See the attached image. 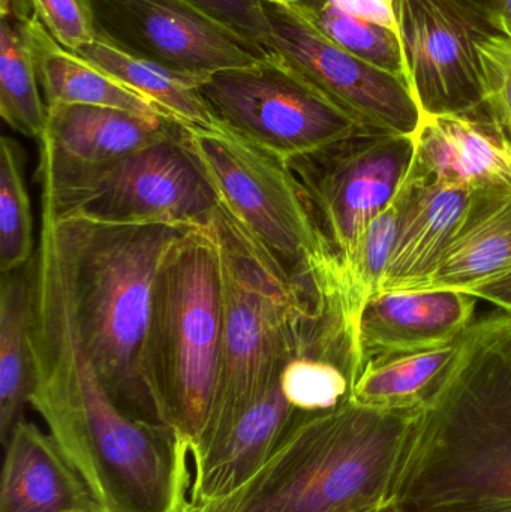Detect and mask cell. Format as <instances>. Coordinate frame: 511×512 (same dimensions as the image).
<instances>
[{
	"label": "cell",
	"mask_w": 511,
	"mask_h": 512,
	"mask_svg": "<svg viewBox=\"0 0 511 512\" xmlns=\"http://www.w3.org/2000/svg\"><path fill=\"white\" fill-rule=\"evenodd\" d=\"M479 194L482 192L405 180L399 192L398 234L380 292L428 289Z\"/></svg>",
	"instance_id": "2e32d148"
},
{
	"label": "cell",
	"mask_w": 511,
	"mask_h": 512,
	"mask_svg": "<svg viewBox=\"0 0 511 512\" xmlns=\"http://www.w3.org/2000/svg\"><path fill=\"white\" fill-rule=\"evenodd\" d=\"M401 200L392 204L372 221L360 240L359 248L341 274V294L348 318L359 330L360 313L369 298L378 294L398 234Z\"/></svg>",
	"instance_id": "4316f807"
},
{
	"label": "cell",
	"mask_w": 511,
	"mask_h": 512,
	"mask_svg": "<svg viewBox=\"0 0 511 512\" xmlns=\"http://www.w3.org/2000/svg\"><path fill=\"white\" fill-rule=\"evenodd\" d=\"M449 2L461 8L462 11L473 15V17L491 24L492 0H449Z\"/></svg>",
	"instance_id": "d590c367"
},
{
	"label": "cell",
	"mask_w": 511,
	"mask_h": 512,
	"mask_svg": "<svg viewBox=\"0 0 511 512\" xmlns=\"http://www.w3.org/2000/svg\"><path fill=\"white\" fill-rule=\"evenodd\" d=\"M35 385L30 348L29 265L0 279V442L6 444Z\"/></svg>",
	"instance_id": "603a6c76"
},
{
	"label": "cell",
	"mask_w": 511,
	"mask_h": 512,
	"mask_svg": "<svg viewBox=\"0 0 511 512\" xmlns=\"http://www.w3.org/2000/svg\"><path fill=\"white\" fill-rule=\"evenodd\" d=\"M0 116L24 137L41 140L47 104L39 86L29 24L2 18L0 23Z\"/></svg>",
	"instance_id": "cb8c5ba5"
},
{
	"label": "cell",
	"mask_w": 511,
	"mask_h": 512,
	"mask_svg": "<svg viewBox=\"0 0 511 512\" xmlns=\"http://www.w3.org/2000/svg\"><path fill=\"white\" fill-rule=\"evenodd\" d=\"M30 348L41 415L104 512H185L188 451L173 429L123 411L84 346L65 264L30 277Z\"/></svg>",
	"instance_id": "6da1fadb"
},
{
	"label": "cell",
	"mask_w": 511,
	"mask_h": 512,
	"mask_svg": "<svg viewBox=\"0 0 511 512\" xmlns=\"http://www.w3.org/2000/svg\"><path fill=\"white\" fill-rule=\"evenodd\" d=\"M405 180L511 197V141L488 113L423 116Z\"/></svg>",
	"instance_id": "5bb4252c"
},
{
	"label": "cell",
	"mask_w": 511,
	"mask_h": 512,
	"mask_svg": "<svg viewBox=\"0 0 511 512\" xmlns=\"http://www.w3.org/2000/svg\"><path fill=\"white\" fill-rule=\"evenodd\" d=\"M330 2L354 17L381 24L399 33L393 0H330Z\"/></svg>",
	"instance_id": "4dcf8cb0"
},
{
	"label": "cell",
	"mask_w": 511,
	"mask_h": 512,
	"mask_svg": "<svg viewBox=\"0 0 511 512\" xmlns=\"http://www.w3.org/2000/svg\"><path fill=\"white\" fill-rule=\"evenodd\" d=\"M209 228L221 264L222 358L212 420L191 457L221 441L291 358L320 342L339 297L291 276L227 210Z\"/></svg>",
	"instance_id": "3957f363"
},
{
	"label": "cell",
	"mask_w": 511,
	"mask_h": 512,
	"mask_svg": "<svg viewBox=\"0 0 511 512\" xmlns=\"http://www.w3.org/2000/svg\"><path fill=\"white\" fill-rule=\"evenodd\" d=\"M267 51L278 54L303 80L366 131L414 137L422 111L410 84L381 71L327 38L300 5L264 0Z\"/></svg>",
	"instance_id": "8fae6325"
},
{
	"label": "cell",
	"mask_w": 511,
	"mask_h": 512,
	"mask_svg": "<svg viewBox=\"0 0 511 512\" xmlns=\"http://www.w3.org/2000/svg\"><path fill=\"white\" fill-rule=\"evenodd\" d=\"M222 23L267 50L269 20L264 0H192Z\"/></svg>",
	"instance_id": "f546056e"
},
{
	"label": "cell",
	"mask_w": 511,
	"mask_h": 512,
	"mask_svg": "<svg viewBox=\"0 0 511 512\" xmlns=\"http://www.w3.org/2000/svg\"><path fill=\"white\" fill-rule=\"evenodd\" d=\"M75 54L149 99L168 119L191 128H221L201 96L200 81L125 53L101 38L78 48Z\"/></svg>",
	"instance_id": "7402d4cb"
},
{
	"label": "cell",
	"mask_w": 511,
	"mask_h": 512,
	"mask_svg": "<svg viewBox=\"0 0 511 512\" xmlns=\"http://www.w3.org/2000/svg\"><path fill=\"white\" fill-rule=\"evenodd\" d=\"M0 14L20 23H29L35 15L30 0H0Z\"/></svg>",
	"instance_id": "e575fe53"
},
{
	"label": "cell",
	"mask_w": 511,
	"mask_h": 512,
	"mask_svg": "<svg viewBox=\"0 0 511 512\" xmlns=\"http://www.w3.org/2000/svg\"><path fill=\"white\" fill-rule=\"evenodd\" d=\"M485 107L511 141V41L489 33L477 42Z\"/></svg>",
	"instance_id": "83f0119b"
},
{
	"label": "cell",
	"mask_w": 511,
	"mask_h": 512,
	"mask_svg": "<svg viewBox=\"0 0 511 512\" xmlns=\"http://www.w3.org/2000/svg\"><path fill=\"white\" fill-rule=\"evenodd\" d=\"M396 512H511V501L482 499V501L447 502V504L404 507L396 505Z\"/></svg>",
	"instance_id": "1f68e13d"
},
{
	"label": "cell",
	"mask_w": 511,
	"mask_h": 512,
	"mask_svg": "<svg viewBox=\"0 0 511 512\" xmlns=\"http://www.w3.org/2000/svg\"><path fill=\"white\" fill-rule=\"evenodd\" d=\"M511 501V315L465 334L458 366L423 417L413 471L396 505Z\"/></svg>",
	"instance_id": "5b68a950"
},
{
	"label": "cell",
	"mask_w": 511,
	"mask_h": 512,
	"mask_svg": "<svg viewBox=\"0 0 511 512\" xmlns=\"http://www.w3.org/2000/svg\"><path fill=\"white\" fill-rule=\"evenodd\" d=\"M491 24L511 41V0H492Z\"/></svg>",
	"instance_id": "836d02e7"
},
{
	"label": "cell",
	"mask_w": 511,
	"mask_h": 512,
	"mask_svg": "<svg viewBox=\"0 0 511 512\" xmlns=\"http://www.w3.org/2000/svg\"><path fill=\"white\" fill-rule=\"evenodd\" d=\"M464 340L465 336L438 348L371 358L363 366L350 399L377 411H428L458 366Z\"/></svg>",
	"instance_id": "d6986e66"
},
{
	"label": "cell",
	"mask_w": 511,
	"mask_h": 512,
	"mask_svg": "<svg viewBox=\"0 0 511 512\" xmlns=\"http://www.w3.org/2000/svg\"><path fill=\"white\" fill-rule=\"evenodd\" d=\"M89 5L98 38L197 81L252 65L269 53L192 0H89Z\"/></svg>",
	"instance_id": "7c38bea8"
},
{
	"label": "cell",
	"mask_w": 511,
	"mask_h": 512,
	"mask_svg": "<svg viewBox=\"0 0 511 512\" xmlns=\"http://www.w3.org/2000/svg\"><path fill=\"white\" fill-rule=\"evenodd\" d=\"M221 264L206 227L186 231L156 274L146 378L165 426L192 456L212 420L222 358Z\"/></svg>",
	"instance_id": "8992f818"
},
{
	"label": "cell",
	"mask_w": 511,
	"mask_h": 512,
	"mask_svg": "<svg viewBox=\"0 0 511 512\" xmlns=\"http://www.w3.org/2000/svg\"><path fill=\"white\" fill-rule=\"evenodd\" d=\"M458 289L381 291L360 313L357 342L366 361L396 352L423 351L461 339L476 322V301Z\"/></svg>",
	"instance_id": "9a60e30c"
},
{
	"label": "cell",
	"mask_w": 511,
	"mask_h": 512,
	"mask_svg": "<svg viewBox=\"0 0 511 512\" xmlns=\"http://www.w3.org/2000/svg\"><path fill=\"white\" fill-rule=\"evenodd\" d=\"M414 158V137L359 131L287 162L339 283L363 234L401 192Z\"/></svg>",
	"instance_id": "9c48e42d"
},
{
	"label": "cell",
	"mask_w": 511,
	"mask_h": 512,
	"mask_svg": "<svg viewBox=\"0 0 511 512\" xmlns=\"http://www.w3.org/2000/svg\"><path fill=\"white\" fill-rule=\"evenodd\" d=\"M272 3H278V5H300V3L305 2V0H269Z\"/></svg>",
	"instance_id": "74e56055"
},
{
	"label": "cell",
	"mask_w": 511,
	"mask_h": 512,
	"mask_svg": "<svg viewBox=\"0 0 511 512\" xmlns=\"http://www.w3.org/2000/svg\"><path fill=\"white\" fill-rule=\"evenodd\" d=\"M177 126L164 116L93 105H54L47 107L39 150L72 164H102L164 140Z\"/></svg>",
	"instance_id": "ac0fdd59"
},
{
	"label": "cell",
	"mask_w": 511,
	"mask_h": 512,
	"mask_svg": "<svg viewBox=\"0 0 511 512\" xmlns=\"http://www.w3.org/2000/svg\"><path fill=\"white\" fill-rule=\"evenodd\" d=\"M300 6L312 23L339 47L381 71L408 81L404 48L396 30L354 17L330 0H306Z\"/></svg>",
	"instance_id": "484cf974"
},
{
	"label": "cell",
	"mask_w": 511,
	"mask_h": 512,
	"mask_svg": "<svg viewBox=\"0 0 511 512\" xmlns=\"http://www.w3.org/2000/svg\"><path fill=\"white\" fill-rule=\"evenodd\" d=\"M26 156L11 137L0 140V271L23 270L35 256Z\"/></svg>",
	"instance_id": "d4e9b609"
},
{
	"label": "cell",
	"mask_w": 511,
	"mask_h": 512,
	"mask_svg": "<svg viewBox=\"0 0 511 512\" xmlns=\"http://www.w3.org/2000/svg\"><path fill=\"white\" fill-rule=\"evenodd\" d=\"M423 417L347 400L309 418L242 487L185 512H342L396 504L419 454Z\"/></svg>",
	"instance_id": "7a4b0ae2"
},
{
	"label": "cell",
	"mask_w": 511,
	"mask_h": 512,
	"mask_svg": "<svg viewBox=\"0 0 511 512\" xmlns=\"http://www.w3.org/2000/svg\"><path fill=\"white\" fill-rule=\"evenodd\" d=\"M342 512H396L395 502H377V504L362 505Z\"/></svg>",
	"instance_id": "8d00e7d4"
},
{
	"label": "cell",
	"mask_w": 511,
	"mask_h": 512,
	"mask_svg": "<svg viewBox=\"0 0 511 512\" xmlns=\"http://www.w3.org/2000/svg\"><path fill=\"white\" fill-rule=\"evenodd\" d=\"M54 215L81 339L105 388L131 417L164 424L146 378L153 288L168 249L192 227L101 224Z\"/></svg>",
	"instance_id": "277c9868"
},
{
	"label": "cell",
	"mask_w": 511,
	"mask_h": 512,
	"mask_svg": "<svg viewBox=\"0 0 511 512\" xmlns=\"http://www.w3.org/2000/svg\"><path fill=\"white\" fill-rule=\"evenodd\" d=\"M27 24L35 53L39 86L47 107L93 105L141 116H164L149 99L57 44L35 15Z\"/></svg>",
	"instance_id": "44dd1931"
},
{
	"label": "cell",
	"mask_w": 511,
	"mask_h": 512,
	"mask_svg": "<svg viewBox=\"0 0 511 512\" xmlns=\"http://www.w3.org/2000/svg\"><path fill=\"white\" fill-rule=\"evenodd\" d=\"M468 294L489 301L511 315V271L471 289Z\"/></svg>",
	"instance_id": "d6a6232c"
},
{
	"label": "cell",
	"mask_w": 511,
	"mask_h": 512,
	"mask_svg": "<svg viewBox=\"0 0 511 512\" xmlns=\"http://www.w3.org/2000/svg\"><path fill=\"white\" fill-rule=\"evenodd\" d=\"M198 89L222 128L285 162L366 131L272 51Z\"/></svg>",
	"instance_id": "30bf717a"
},
{
	"label": "cell",
	"mask_w": 511,
	"mask_h": 512,
	"mask_svg": "<svg viewBox=\"0 0 511 512\" xmlns=\"http://www.w3.org/2000/svg\"><path fill=\"white\" fill-rule=\"evenodd\" d=\"M3 447L0 512H104L50 433L23 418Z\"/></svg>",
	"instance_id": "e0dca14e"
},
{
	"label": "cell",
	"mask_w": 511,
	"mask_h": 512,
	"mask_svg": "<svg viewBox=\"0 0 511 512\" xmlns=\"http://www.w3.org/2000/svg\"><path fill=\"white\" fill-rule=\"evenodd\" d=\"M180 141L206 177L219 206L291 276L323 295L341 291L338 268L287 162L222 126L180 125Z\"/></svg>",
	"instance_id": "52a82bcc"
},
{
	"label": "cell",
	"mask_w": 511,
	"mask_h": 512,
	"mask_svg": "<svg viewBox=\"0 0 511 512\" xmlns=\"http://www.w3.org/2000/svg\"><path fill=\"white\" fill-rule=\"evenodd\" d=\"M393 3L408 83L422 116L488 113L477 42L497 30L449 0Z\"/></svg>",
	"instance_id": "4fadbf2b"
},
{
	"label": "cell",
	"mask_w": 511,
	"mask_h": 512,
	"mask_svg": "<svg viewBox=\"0 0 511 512\" xmlns=\"http://www.w3.org/2000/svg\"><path fill=\"white\" fill-rule=\"evenodd\" d=\"M33 14L66 50L75 51L98 38L89 0H30Z\"/></svg>",
	"instance_id": "f1b7e54d"
},
{
	"label": "cell",
	"mask_w": 511,
	"mask_h": 512,
	"mask_svg": "<svg viewBox=\"0 0 511 512\" xmlns=\"http://www.w3.org/2000/svg\"><path fill=\"white\" fill-rule=\"evenodd\" d=\"M511 271V197L479 194L428 289L470 292Z\"/></svg>",
	"instance_id": "ffe728a7"
},
{
	"label": "cell",
	"mask_w": 511,
	"mask_h": 512,
	"mask_svg": "<svg viewBox=\"0 0 511 512\" xmlns=\"http://www.w3.org/2000/svg\"><path fill=\"white\" fill-rule=\"evenodd\" d=\"M41 200L65 218L101 224L206 227L218 198L180 141L164 140L102 164L60 161L39 150Z\"/></svg>",
	"instance_id": "ba28073f"
}]
</instances>
